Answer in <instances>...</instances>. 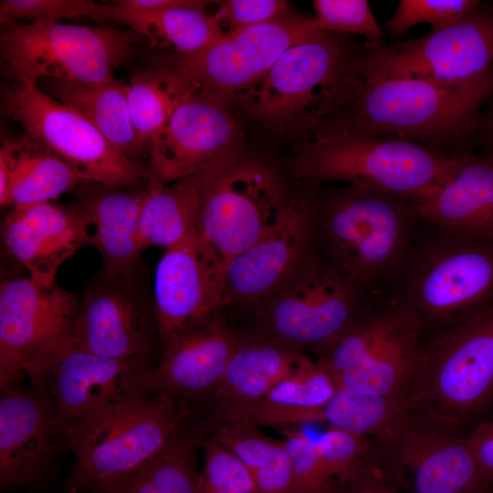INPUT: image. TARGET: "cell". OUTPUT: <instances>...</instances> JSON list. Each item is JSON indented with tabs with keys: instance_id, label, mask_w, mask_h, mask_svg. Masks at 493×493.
<instances>
[{
	"instance_id": "f546056e",
	"label": "cell",
	"mask_w": 493,
	"mask_h": 493,
	"mask_svg": "<svg viewBox=\"0 0 493 493\" xmlns=\"http://www.w3.org/2000/svg\"><path fill=\"white\" fill-rule=\"evenodd\" d=\"M304 355L301 351L256 333L242 335L209 400L212 411L264 396L297 369Z\"/></svg>"
},
{
	"instance_id": "d6a6232c",
	"label": "cell",
	"mask_w": 493,
	"mask_h": 493,
	"mask_svg": "<svg viewBox=\"0 0 493 493\" xmlns=\"http://www.w3.org/2000/svg\"><path fill=\"white\" fill-rule=\"evenodd\" d=\"M210 435L244 463L258 493H295L290 458L284 439L270 438L257 426L242 421L215 422Z\"/></svg>"
},
{
	"instance_id": "f6af8a7d",
	"label": "cell",
	"mask_w": 493,
	"mask_h": 493,
	"mask_svg": "<svg viewBox=\"0 0 493 493\" xmlns=\"http://www.w3.org/2000/svg\"><path fill=\"white\" fill-rule=\"evenodd\" d=\"M467 437L478 467L493 482V419L477 425Z\"/></svg>"
},
{
	"instance_id": "836d02e7",
	"label": "cell",
	"mask_w": 493,
	"mask_h": 493,
	"mask_svg": "<svg viewBox=\"0 0 493 493\" xmlns=\"http://www.w3.org/2000/svg\"><path fill=\"white\" fill-rule=\"evenodd\" d=\"M201 171L163 185L152 182L139 219L143 249L175 245L194 228Z\"/></svg>"
},
{
	"instance_id": "e575fe53",
	"label": "cell",
	"mask_w": 493,
	"mask_h": 493,
	"mask_svg": "<svg viewBox=\"0 0 493 493\" xmlns=\"http://www.w3.org/2000/svg\"><path fill=\"white\" fill-rule=\"evenodd\" d=\"M125 84L132 122L148 155L154 136L173 111L192 96L163 67L139 71Z\"/></svg>"
},
{
	"instance_id": "d4e9b609",
	"label": "cell",
	"mask_w": 493,
	"mask_h": 493,
	"mask_svg": "<svg viewBox=\"0 0 493 493\" xmlns=\"http://www.w3.org/2000/svg\"><path fill=\"white\" fill-rule=\"evenodd\" d=\"M416 205L428 225L493 239V156L462 153L454 172Z\"/></svg>"
},
{
	"instance_id": "52a82bcc",
	"label": "cell",
	"mask_w": 493,
	"mask_h": 493,
	"mask_svg": "<svg viewBox=\"0 0 493 493\" xmlns=\"http://www.w3.org/2000/svg\"><path fill=\"white\" fill-rule=\"evenodd\" d=\"M189 414L186 404L148 393L80 423L68 434L73 463L67 492L79 493L142 466L170 442Z\"/></svg>"
},
{
	"instance_id": "e0dca14e",
	"label": "cell",
	"mask_w": 493,
	"mask_h": 493,
	"mask_svg": "<svg viewBox=\"0 0 493 493\" xmlns=\"http://www.w3.org/2000/svg\"><path fill=\"white\" fill-rule=\"evenodd\" d=\"M317 249L315 192L299 191L278 223L226 265L221 309L236 304L254 311Z\"/></svg>"
},
{
	"instance_id": "7c38bea8",
	"label": "cell",
	"mask_w": 493,
	"mask_h": 493,
	"mask_svg": "<svg viewBox=\"0 0 493 493\" xmlns=\"http://www.w3.org/2000/svg\"><path fill=\"white\" fill-rule=\"evenodd\" d=\"M323 33L314 18L295 14L222 35L199 52L173 55L162 67L190 95L233 106L236 98L262 79L286 50Z\"/></svg>"
},
{
	"instance_id": "4dcf8cb0",
	"label": "cell",
	"mask_w": 493,
	"mask_h": 493,
	"mask_svg": "<svg viewBox=\"0 0 493 493\" xmlns=\"http://www.w3.org/2000/svg\"><path fill=\"white\" fill-rule=\"evenodd\" d=\"M40 82L47 95L78 111L115 148L141 164L139 160L144 151L132 122L125 83L114 79L94 84L53 79Z\"/></svg>"
},
{
	"instance_id": "4fadbf2b",
	"label": "cell",
	"mask_w": 493,
	"mask_h": 493,
	"mask_svg": "<svg viewBox=\"0 0 493 493\" xmlns=\"http://www.w3.org/2000/svg\"><path fill=\"white\" fill-rule=\"evenodd\" d=\"M5 106L27 138L63 159L88 183L123 189L152 184L146 167L125 156L85 117L38 86L16 83L5 92Z\"/></svg>"
},
{
	"instance_id": "7bdbcfd3",
	"label": "cell",
	"mask_w": 493,
	"mask_h": 493,
	"mask_svg": "<svg viewBox=\"0 0 493 493\" xmlns=\"http://www.w3.org/2000/svg\"><path fill=\"white\" fill-rule=\"evenodd\" d=\"M217 4L212 15L223 35L295 15L290 4L284 0H227Z\"/></svg>"
},
{
	"instance_id": "484cf974",
	"label": "cell",
	"mask_w": 493,
	"mask_h": 493,
	"mask_svg": "<svg viewBox=\"0 0 493 493\" xmlns=\"http://www.w3.org/2000/svg\"><path fill=\"white\" fill-rule=\"evenodd\" d=\"M99 184L83 194V213L89 245L100 253L107 276L116 281L133 279L144 250L140 242L139 219L149 187L116 188Z\"/></svg>"
},
{
	"instance_id": "5bb4252c",
	"label": "cell",
	"mask_w": 493,
	"mask_h": 493,
	"mask_svg": "<svg viewBox=\"0 0 493 493\" xmlns=\"http://www.w3.org/2000/svg\"><path fill=\"white\" fill-rule=\"evenodd\" d=\"M367 300L322 258L319 249L254 310L253 333L301 351L324 346L364 310Z\"/></svg>"
},
{
	"instance_id": "d590c367",
	"label": "cell",
	"mask_w": 493,
	"mask_h": 493,
	"mask_svg": "<svg viewBox=\"0 0 493 493\" xmlns=\"http://www.w3.org/2000/svg\"><path fill=\"white\" fill-rule=\"evenodd\" d=\"M415 399H396L339 388L324 405L320 422L363 436H379Z\"/></svg>"
},
{
	"instance_id": "60d3db41",
	"label": "cell",
	"mask_w": 493,
	"mask_h": 493,
	"mask_svg": "<svg viewBox=\"0 0 493 493\" xmlns=\"http://www.w3.org/2000/svg\"><path fill=\"white\" fill-rule=\"evenodd\" d=\"M290 458L295 493H336L338 485L327 473L314 439L290 426L281 428Z\"/></svg>"
},
{
	"instance_id": "ffe728a7",
	"label": "cell",
	"mask_w": 493,
	"mask_h": 493,
	"mask_svg": "<svg viewBox=\"0 0 493 493\" xmlns=\"http://www.w3.org/2000/svg\"><path fill=\"white\" fill-rule=\"evenodd\" d=\"M226 265L195 227L165 249L154 275V314L164 343L187 323L221 309Z\"/></svg>"
},
{
	"instance_id": "8d00e7d4",
	"label": "cell",
	"mask_w": 493,
	"mask_h": 493,
	"mask_svg": "<svg viewBox=\"0 0 493 493\" xmlns=\"http://www.w3.org/2000/svg\"><path fill=\"white\" fill-rule=\"evenodd\" d=\"M312 5L314 19L321 31L362 36L370 47L386 44V34L367 0H314Z\"/></svg>"
},
{
	"instance_id": "30bf717a",
	"label": "cell",
	"mask_w": 493,
	"mask_h": 493,
	"mask_svg": "<svg viewBox=\"0 0 493 493\" xmlns=\"http://www.w3.org/2000/svg\"><path fill=\"white\" fill-rule=\"evenodd\" d=\"M380 459L411 493H490L459 425L419 401L410 403L376 437Z\"/></svg>"
},
{
	"instance_id": "3957f363",
	"label": "cell",
	"mask_w": 493,
	"mask_h": 493,
	"mask_svg": "<svg viewBox=\"0 0 493 493\" xmlns=\"http://www.w3.org/2000/svg\"><path fill=\"white\" fill-rule=\"evenodd\" d=\"M492 89L493 75L467 84L363 77L359 97L313 137L353 133L403 139L458 155L475 143L478 117Z\"/></svg>"
},
{
	"instance_id": "74e56055",
	"label": "cell",
	"mask_w": 493,
	"mask_h": 493,
	"mask_svg": "<svg viewBox=\"0 0 493 493\" xmlns=\"http://www.w3.org/2000/svg\"><path fill=\"white\" fill-rule=\"evenodd\" d=\"M481 3L478 0H401L382 27L395 39L402 38L421 23L430 25L432 30H439L459 21Z\"/></svg>"
},
{
	"instance_id": "4316f807",
	"label": "cell",
	"mask_w": 493,
	"mask_h": 493,
	"mask_svg": "<svg viewBox=\"0 0 493 493\" xmlns=\"http://www.w3.org/2000/svg\"><path fill=\"white\" fill-rule=\"evenodd\" d=\"M337 378L322 359L304 355L297 369L264 396L212 411L215 422L242 421L256 426L286 427L320 422L324 405L339 390Z\"/></svg>"
},
{
	"instance_id": "603a6c76",
	"label": "cell",
	"mask_w": 493,
	"mask_h": 493,
	"mask_svg": "<svg viewBox=\"0 0 493 493\" xmlns=\"http://www.w3.org/2000/svg\"><path fill=\"white\" fill-rule=\"evenodd\" d=\"M5 255L34 281L51 287L60 266L89 245L86 218L79 207L52 202L13 207L1 226Z\"/></svg>"
},
{
	"instance_id": "7a4b0ae2",
	"label": "cell",
	"mask_w": 493,
	"mask_h": 493,
	"mask_svg": "<svg viewBox=\"0 0 493 493\" xmlns=\"http://www.w3.org/2000/svg\"><path fill=\"white\" fill-rule=\"evenodd\" d=\"M364 49L351 36L329 32L297 44L233 105L275 132L309 139L361 94Z\"/></svg>"
},
{
	"instance_id": "44dd1931",
	"label": "cell",
	"mask_w": 493,
	"mask_h": 493,
	"mask_svg": "<svg viewBox=\"0 0 493 493\" xmlns=\"http://www.w3.org/2000/svg\"><path fill=\"white\" fill-rule=\"evenodd\" d=\"M66 446L68 428L43 389L17 385L1 391V490L37 480Z\"/></svg>"
},
{
	"instance_id": "9a60e30c",
	"label": "cell",
	"mask_w": 493,
	"mask_h": 493,
	"mask_svg": "<svg viewBox=\"0 0 493 493\" xmlns=\"http://www.w3.org/2000/svg\"><path fill=\"white\" fill-rule=\"evenodd\" d=\"M365 43V42H364ZM363 77L467 84L493 75V5L483 2L459 21L418 38L370 47Z\"/></svg>"
},
{
	"instance_id": "f1b7e54d",
	"label": "cell",
	"mask_w": 493,
	"mask_h": 493,
	"mask_svg": "<svg viewBox=\"0 0 493 493\" xmlns=\"http://www.w3.org/2000/svg\"><path fill=\"white\" fill-rule=\"evenodd\" d=\"M211 429L207 418L186 419L153 457L90 488L96 493H198L197 452Z\"/></svg>"
},
{
	"instance_id": "8fae6325",
	"label": "cell",
	"mask_w": 493,
	"mask_h": 493,
	"mask_svg": "<svg viewBox=\"0 0 493 493\" xmlns=\"http://www.w3.org/2000/svg\"><path fill=\"white\" fill-rule=\"evenodd\" d=\"M79 301L73 293L29 277L0 286V389L29 377L39 387L53 363L72 346Z\"/></svg>"
},
{
	"instance_id": "ac0fdd59",
	"label": "cell",
	"mask_w": 493,
	"mask_h": 493,
	"mask_svg": "<svg viewBox=\"0 0 493 493\" xmlns=\"http://www.w3.org/2000/svg\"><path fill=\"white\" fill-rule=\"evenodd\" d=\"M145 359L118 360L71 346L53 363L41 385L68 432L110 408L151 393Z\"/></svg>"
},
{
	"instance_id": "2e32d148",
	"label": "cell",
	"mask_w": 493,
	"mask_h": 493,
	"mask_svg": "<svg viewBox=\"0 0 493 493\" xmlns=\"http://www.w3.org/2000/svg\"><path fill=\"white\" fill-rule=\"evenodd\" d=\"M493 397V305L423 345L416 399L460 425Z\"/></svg>"
},
{
	"instance_id": "ee69618b",
	"label": "cell",
	"mask_w": 493,
	"mask_h": 493,
	"mask_svg": "<svg viewBox=\"0 0 493 493\" xmlns=\"http://www.w3.org/2000/svg\"><path fill=\"white\" fill-rule=\"evenodd\" d=\"M400 486L376 453L358 463L336 493H398Z\"/></svg>"
},
{
	"instance_id": "d6986e66",
	"label": "cell",
	"mask_w": 493,
	"mask_h": 493,
	"mask_svg": "<svg viewBox=\"0 0 493 493\" xmlns=\"http://www.w3.org/2000/svg\"><path fill=\"white\" fill-rule=\"evenodd\" d=\"M241 128L232 106L192 96L157 132L149 148L152 182L166 185L235 153Z\"/></svg>"
},
{
	"instance_id": "277c9868",
	"label": "cell",
	"mask_w": 493,
	"mask_h": 493,
	"mask_svg": "<svg viewBox=\"0 0 493 493\" xmlns=\"http://www.w3.org/2000/svg\"><path fill=\"white\" fill-rule=\"evenodd\" d=\"M389 297L435 335L493 305V239L423 222Z\"/></svg>"
},
{
	"instance_id": "b9f144b4",
	"label": "cell",
	"mask_w": 493,
	"mask_h": 493,
	"mask_svg": "<svg viewBox=\"0 0 493 493\" xmlns=\"http://www.w3.org/2000/svg\"><path fill=\"white\" fill-rule=\"evenodd\" d=\"M314 442L327 473L338 486L358 463L374 452L366 436L330 426Z\"/></svg>"
},
{
	"instance_id": "8992f818",
	"label": "cell",
	"mask_w": 493,
	"mask_h": 493,
	"mask_svg": "<svg viewBox=\"0 0 493 493\" xmlns=\"http://www.w3.org/2000/svg\"><path fill=\"white\" fill-rule=\"evenodd\" d=\"M417 315L395 299L371 301L340 335L320 348L340 388L415 399L423 354Z\"/></svg>"
},
{
	"instance_id": "5b68a950",
	"label": "cell",
	"mask_w": 493,
	"mask_h": 493,
	"mask_svg": "<svg viewBox=\"0 0 493 493\" xmlns=\"http://www.w3.org/2000/svg\"><path fill=\"white\" fill-rule=\"evenodd\" d=\"M295 152L296 174L312 184H360L416 202L454 172L462 154L448 155L409 140L353 133L299 141Z\"/></svg>"
},
{
	"instance_id": "83f0119b",
	"label": "cell",
	"mask_w": 493,
	"mask_h": 493,
	"mask_svg": "<svg viewBox=\"0 0 493 493\" xmlns=\"http://www.w3.org/2000/svg\"><path fill=\"white\" fill-rule=\"evenodd\" d=\"M83 184L88 182L67 162L26 136L1 141V206L51 202Z\"/></svg>"
},
{
	"instance_id": "9c48e42d",
	"label": "cell",
	"mask_w": 493,
	"mask_h": 493,
	"mask_svg": "<svg viewBox=\"0 0 493 493\" xmlns=\"http://www.w3.org/2000/svg\"><path fill=\"white\" fill-rule=\"evenodd\" d=\"M142 36L129 29L66 23L2 25L1 57L16 83L53 79L102 83L128 57Z\"/></svg>"
},
{
	"instance_id": "1f68e13d",
	"label": "cell",
	"mask_w": 493,
	"mask_h": 493,
	"mask_svg": "<svg viewBox=\"0 0 493 493\" xmlns=\"http://www.w3.org/2000/svg\"><path fill=\"white\" fill-rule=\"evenodd\" d=\"M211 3L202 0L195 5L141 12L111 2L107 21L127 25L131 30L146 37L155 48L168 49L176 55L194 54L223 35L213 15L205 10Z\"/></svg>"
},
{
	"instance_id": "bcb514c9",
	"label": "cell",
	"mask_w": 493,
	"mask_h": 493,
	"mask_svg": "<svg viewBox=\"0 0 493 493\" xmlns=\"http://www.w3.org/2000/svg\"><path fill=\"white\" fill-rule=\"evenodd\" d=\"M486 103L478 117L475 143H479L485 153L493 156V89Z\"/></svg>"
},
{
	"instance_id": "ab89813d",
	"label": "cell",
	"mask_w": 493,
	"mask_h": 493,
	"mask_svg": "<svg viewBox=\"0 0 493 493\" xmlns=\"http://www.w3.org/2000/svg\"><path fill=\"white\" fill-rule=\"evenodd\" d=\"M110 4L91 0H2L1 24L58 23L63 18L88 16L99 22L107 21Z\"/></svg>"
},
{
	"instance_id": "ba28073f",
	"label": "cell",
	"mask_w": 493,
	"mask_h": 493,
	"mask_svg": "<svg viewBox=\"0 0 493 493\" xmlns=\"http://www.w3.org/2000/svg\"><path fill=\"white\" fill-rule=\"evenodd\" d=\"M291 195L273 168L235 153L201 171L194 227L226 265L278 223Z\"/></svg>"
},
{
	"instance_id": "6da1fadb",
	"label": "cell",
	"mask_w": 493,
	"mask_h": 493,
	"mask_svg": "<svg viewBox=\"0 0 493 493\" xmlns=\"http://www.w3.org/2000/svg\"><path fill=\"white\" fill-rule=\"evenodd\" d=\"M318 249L367 300L388 297L423 221L416 201L346 184L315 193Z\"/></svg>"
},
{
	"instance_id": "7402d4cb",
	"label": "cell",
	"mask_w": 493,
	"mask_h": 493,
	"mask_svg": "<svg viewBox=\"0 0 493 493\" xmlns=\"http://www.w3.org/2000/svg\"><path fill=\"white\" fill-rule=\"evenodd\" d=\"M219 310L187 323L163 343L162 360L150 374L151 393L186 404L211 399L242 337Z\"/></svg>"
},
{
	"instance_id": "7dc6e473",
	"label": "cell",
	"mask_w": 493,
	"mask_h": 493,
	"mask_svg": "<svg viewBox=\"0 0 493 493\" xmlns=\"http://www.w3.org/2000/svg\"><path fill=\"white\" fill-rule=\"evenodd\" d=\"M202 2V0H117L113 1L114 4L121 7L141 11V12H153L161 11L173 7L195 5Z\"/></svg>"
},
{
	"instance_id": "cb8c5ba5",
	"label": "cell",
	"mask_w": 493,
	"mask_h": 493,
	"mask_svg": "<svg viewBox=\"0 0 493 493\" xmlns=\"http://www.w3.org/2000/svg\"><path fill=\"white\" fill-rule=\"evenodd\" d=\"M72 346L111 359L146 360L152 341L145 310L121 288L93 289L79 301Z\"/></svg>"
},
{
	"instance_id": "f35d334b",
	"label": "cell",
	"mask_w": 493,
	"mask_h": 493,
	"mask_svg": "<svg viewBox=\"0 0 493 493\" xmlns=\"http://www.w3.org/2000/svg\"><path fill=\"white\" fill-rule=\"evenodd\" d=\"M202 447L205 460L198 493H258L250 471L229 448L210 434Z\"/></svg>"
}]
</instances>
